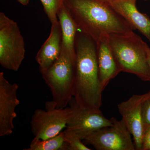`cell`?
Here are the masks:
<instances>
[{"mask_svg": "<svg viewBox=\"0 0 150 150\" xmlns=\"http://www.w3.org/2000/svg\"><path fill=\"white\" fill-rule=\"evenodd\" d=\"M51 24L58 21L57 13L63 0H40Z\"/></svg>", "mask_w": 150, "mask_h": 150, "instance_id": "cell-16", "label": "cell"}, {"mask_svg": "<svg viewBox=\"0 0 150 150\" xmlns=\"http://www.w3.org/2000/svg\"><path fill=\"white\" fill-rule=\"evenodd\" d=\"M64 132L45 140H33L29 148L25 150H66Z\"/></svg>", "mask_w": 150, "mask_h": 150, "instance_id": "cell-15", "label": "cell"}, {"mask_svg": "<svg viewBox=\"0 0 150 150\" xmlns=\"http://www.w3.org/2000/svg\"><path fill=\"white\" fill-rule=\"evenodd\" d=\"M30 0H18V1L22 5L26 6L28 4Z\"/></svg>", "mask_w": 150, "mask_h": 150, "instance_id": "cell-20", "label": "cell"}, {"mask_svg": "<svg viewBox=\"0 0 150 150\" xmlns=\"http://www.w3.org/2000/svg\"><path fill=\"white\" fill-rule=\"evenodd\" d=\"M108 36L96 43L100 80L103 90L111 80L120 73L108 40Z\"/></svg>", "mask_w": 150, "mask_h": 150, "instance_id": "cell-13", "label": "cell"}, {"mask_svg": "<svg viewBox=\"0 0 150 150\" xmlns=\"http://www.w3.org/2000/svg\"><path fill=\"white\" fill-rule=\"evenodd\" d=\"M25 44L16 22L0 13V64L7 70L18 71L25 56Z\"/></svg>", "mask_w": 150, "mask_h": 150, "instance_id": "cell-5", "label": "cell"}, {"mask_svg": "<svg viewBox=\"0 0 150 150\" xmlns=\"http://www.w3.org/2000/svg\"><path fill=\"white\" fill-rule=\"evenodd\" d=\"M69 107L56 108L53 101L46 103V110L38 109L33 114L30 126L33 140H45L58 135L67 127Z\"/></svg>", "mask_w": 150, "mask_h": 150, "instance_id": "cell-7", "label": "cell"}, {"mask_svg": "<svg viewBox=\"0 0 150 150\" xmlns=\"http://www.w3.org/2000/svg\"><path fill=\"white\" fill-rule=\"evenodd\" d=\"M110 49L121 72L136 75L150 82V66L146 48L148 45L133 31L108 36Z\"/></svg>", "mask_w": 150, "mask_h": 150, "instance_id": "cell-3", "label": "cell"}, {"mask_svg": "<svg viewBox=\"0 0 150 150\" xmlns=\"http://www.w3.org/2000/svg\"><path fill=\"white\" fill-rule=\"evenodd\" d=\"M74 96L81 107L100 109L103 91L100 80L96 43L83 33L76 35Z\"/></svg>", "mask_w": 150, "mask_h": 150, "instance_id": "cell-2", "label": "cell"}, {"mask_svg": "<svg viewBox=\"0 0 150 150\" xmlns=\"http://www.w3.org/2000/svg\"><path fill=\"white\" fill-rule=\"evenodd\" d=\"M149 93L133 95L129 99L118 105L122 119L133 137L136 149L142 150L144 134L142 117V105Z\"/></svg>", "mask_w": 150, "mask_h": 150, "instance_id": "cell-9", "label": "cell"}, {"mask_svg": "<svg viewBox=\"0 0 150 150\" xmlns=\"http://www.w3.org/2000/svg\"><path fill=\"white\" fill-rule=\"evenodd\" d=\"M146 51L147 54L148 62H149V64L150 66V48L148 46L147 47Z\"/></svg>", "mask_w": 150, "mask_h": 150, "instance_id": "cell-21", "label": "cell"}, {"mask_svg": "<svg viewBox=\"0 0 150 150\" xmlns=\"http://www.w3.org/2000/svg\"><path fill=\"white\" fill-rule=\"evenodd\" d=\"M112 124L95 131L84 140L97 150H135L131 133L123 119L111 118Z\"/></svg>", "mask_w": 150, "mask_h": 150, "instance_id": "cell-8", "label": "cell"}, {"mask_svg": "<svg viewBox=\"0 0 150 150\" xmlns=\"http://www.w3.org/2000/svg\"><path fill=\"white\" fill-rule=\"evenodd\" d=\"M66 130L84 140L95 131L112 124L111 118L105 117L100 109L81 107L74 97L69 103Z\"/></svg>", "mask_w": 150, "mask_h": 150, "instance_id": "cell-6", "label": "cell"}, {"mask_svg": "<svg viewBox=\"0 0 150 150\" xmlns=\"http://www.w3.org/2000/svg\"><path fill=\"white\" fill-rule=\"evenodd\" d=\"M57 17L62 31V48L76 57L75 42L78 28L63 2L59 8Z\"/></svg>", "mask_w": 150, "mask_h": 150, "instance_id": "cell-14", "label": "cell"}, {"mask_svg": "<svg viewBox=\"0 0 150 150\" xmlns=\"http://www.w3.org/2000/svg\"><path fill=\"white\" fill-rule=\"evenodd\" d=\"M51 91L56 108H64L74 96L76 57L62 48L59 58L51 67L41 72Z\"/></svg>", "mask_w": 150, "mask_h": 150, "instance_id": "cell-4", "label": "cell"}, {"mask_svg": "<svg viewBox=\"0 0 150 150\" xmlns=\"http://www.w3.org/2000/svg\"><path fill=\"white\" fill-rule=\"evenodd\" d=\"M62 35L59 21L52 23L49 37L35 56L40 72L46 70L59 58L62 51Z\"/></svg>", "mask_w": 150, "mask_h": 150, "instance_id": "cell-12", "label": "cell"}, {"mask_svg": "<svg viewBox=\"0 0 150 150\" xmlns=\"http://www.w3.org/2000/svg\"><path fill=\"white\" fill-rule=\"evenodd\" d=\"M142 105V117L144 134L150 129V90Z\"/></svg>", "mask_w": 150, "mask_h": 150, "instance_id": "cell-18", "label": "cell"}, {"mask_svg": "<svg viewBox=\"0 0 150 150\" xmlns=\"http://www.w3.org/2000/svg\"><path fill=\"white\" fill-rule=\"evenodd\" d=\"M17 84L11 83L3 72L0 73V137L9 136L14 129L15 109L20 103L17 96Z\"/></svg>", "mask_w": 150, "mask_h": 150, "instance_id": "cell-10", "label": "cell"}, {"mask_svg": "<svg viewBox=\"0 0 150 150\" xmlns=\"http://www.w3.org/2000/svg\"><path fill=\"white\" fill-rule=\"evenodd\" d=\"M66 139V150H90L83 144L79 138L70 133L69 131L65 130L64 131Z\"/></svg>", "mask_w": 150, "mask_h": 150, "instance_id": "cell-17", "label": "cell"}, {"mask_svg": "<svg viewBox=\"0 0 150 150\" xmlns=\"http://www.w3.org/2000/svg\"><path fill=\"white\" fill-rule=\"evenodd\" d=\"M78 29L97 43L103 38L133 30L105 0H63Z\"/></svg>", "mask_w": 150, "mask_h": 150, "instance_id": "cell-1", "label": "cell"}, {"mask_svg": "<svg viewBox=\"0 0 150 150\" xmlns=\"http://www.w3.org/2000/svg\"><path fill=\"white\" fill-rule=\"evenodd\" d=\"M142 150H150V129L144 136Z\"/></svg>", "mask_w": 150, "mask_h": 150, "instance_id": "cell-19", "label": "cell"}, {"mask_svg": "<svg viewBox=\"0 0 150 150\" xmlns=\"http://www.w3.org/2000/svg\"></svg>", "mask_w": 150, "mask_h": 150, "instance_id": "cell-23", "label": "cell"}, {"mask_svg": "<svg viewBox=\"0 0 150 150\" xmlns=\"http://www.w3.org/2000/svg\"><path fill=\"white\" fill-rule=\"evenodd\" d=\"M105 1H108V0H105Z\"/></svg>", "mask_w": 150, "mask_h": 150, "instance_id": "cell-22", "label": "cell"}, {"mask_svg": "<svg viewBox=\"0 0 150 150\" xmlns=\"http://www.w3.org/2000/svg\"><path fill=\"white\" fill-rule=\"evenodd\" d=\"M107 1L134 30H138L150 41V18L146 14L138 10L137 0H108Z\"/></svg>", "mask_w": 150, "mask_h": 150, "instance_id": "cell-11", "label": "cell"}]
</instances>
